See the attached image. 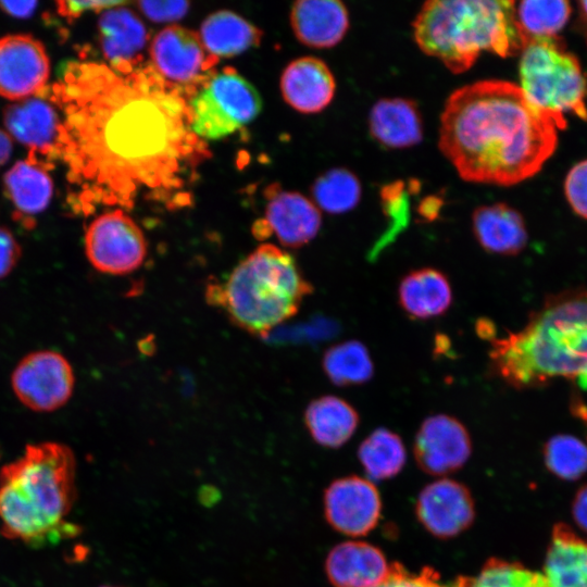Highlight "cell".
<instances>
[{"instance_id":"obj_38","label":"cell","mask_w":587,"mask_h":587,"mask_svg":"<svg viewBox=\"0 0 587 587\" xmlns=\"http://www.w3.org/2000/svg\"><path fill=\"white\" fill-rule=\"evenodd\" d=\"M140 11L151 21L174 22L186 15L189 9L187 1H139Z\"/></svg>"},{"instance_id":"obj_28","label":"cell","mask_w":587,"mask_h":587,"mask_svg":"<svg viewBox=\"0 0 587 587\" xmlns=\"http://www.w3.org/2000/svg\"><path fill=\"white\" fill-rule=\"evenodd\" d=\"M49 170L28 159L16 162L4 175V192L20 214L36 215L49 205L53 182Z\"/></svg>"},{"instance_id":"obj_41","label":"cell","mask_w":587,"mask_h":587,"mask_svg":"<svg viewBox=\"0 0 587 587\" xmlns=\"http://www.w3.org/2000/svg\"><path fill=\"white\" fill-rule=\"evenodd\" d=\"M37 5V1H0V9L16 18L30 17Z\"/></svg>"},{"instance_id":"obj_36","label":"cell","mask_w":587,"mask_h":587,"mask_svg":"<svg viewBox=\"0 0 587 587\" xmlns=\"http://www.w3.org/2000/svg\"><path fill=\"white\" fill-rule=\"evenodd\" d=\"M408 190L402 182H395L386 185L380 192L383 207L389 217H391L392 228L386 236L399 232L405 225L408 218Z\"/></svg>"},{"instance_id":"obj_44","label":"cell","mask_w":587,"mask_h":587,"mask_svg":"<svg viewBox=\"0 0 587 587\" xmlns=\"http://www.w3.org/2000/svg\"><path fill=\"white\" fill-rule=\"evenodd\" d=\"M13 149L11 136L0 128V166L11 157Z\"/></svg>"},{"instance_id":"obj_22","label":"cell","mask_w":587,"mask_h":587,"mask_svg":"<svg viewBox=\"0 0 587 587\" xmlns=\"http://www.w3.org/2000/svg\"><path fill=\"white\" fill-rule=\"evenodd\" d=\"M472 228L477 242L490 253L515 255L527 243L522 215L505 203L478 207L472 215Z\"/></svg>"},{"instance_id":"obj_46","label":"cell","mask_w":587,"mask_h":587,"mask_svg":"<svg viewBox=\"0 0 587 587\" xmlns=\"http://www.w3.org/2000/svg\"><path fill=\"white\" fill-rule=\"evenodd\" d=\"M582 11L584 12L585 16H587V1H583L579 3Z\"/></svg>"},{"instance_id":"obj_42","label":"cell","mask_w":587,"mask_h":587,"mask_svg":"<svg viewBox=\"0 0 587 587\" xmlns=\"http://www.w3.org/2000/svg\"><path fill=\"white\" fill-rule=\"evenodd\" d=\"M572 512L576 524L587 533V485L576 492Z\"/></svg>"},{"instance_id":"obj_29","label":"cell","mask_w":587,"mask_h":587,"mask_svg":"<svg viewBox=\"0 0 587 587\" xmlns=\"http://www.w3.org/2000/svg\"><path fill=\"white\" fill-rule=\"evenodd\" d=\"M322 364L329 380L340 387L364 384L374 373L369 350L358 340L330 347L324 353Z\"/></svg>"},{"instance_id":"obj_21","label":"cell","mask_w":587,"mask_h":587,"mask_svg":"<svg viewBox=\"0 0 587 587\" xmlns=\"http://www.w3.org/2000/svg\"><path fill=\"white\" fill-rule=\"evenodd\" d=\"M290 24L297 39L311 48L339 43L349 28V14L337 0H300L292 4Z\"/></svg>"},{"instance_id":"obj_5","label":"cell","mask_w":587,"mask_h":587,"mask_svg":"<svg viewBox=\"0 0 587 587\" xmlns=\"http://www.w3.org/2000/svg\"><path fill=\"white\" fill-rule=\"evenodd\" d=\"M513 0H430L413 21V37L427 55L454 74L470 70L483 52L521 53L523 35Z\"/></svg>"},{"instance_id":"obj_26","label":"cell","mask_w":587,"mask_h":587,"mask_svg":"<svg viewBox=\"0 0 587 587\" xmlns=\"http://www.w3.org/2000/svg\"><path fill=\"white\" fill-rule=\"evenodd\" d=\"M304 423L315 442L327 448H338L355 432L359 414L346 400L336 396H323L309 403Z\"/></svg>"},{"instance_id":"obj_34","label":"cell","mask_w":587,"mask_h":587,"mask_svg":"<svg viewBox=\"0 0 587 587\" xmlns=\"http://www.w3.org/2000/svg\"><path fill=\"white\" fill-rule=\"evenodd\" d=\"M469 587H548L544 574L530 571L517 562L490 559Z\"/></svg>"},{"instance_id":"obj_30","label":"cell","mask_w":587,"mask_h":587,"mask_svg":"<svg viewBox=\"0 0 587 587\" xmlns=\"http://www.w3.org/2000/svg\"><path fill=\"white\" fill-rule=\"evenodd\" d=\"M358 457L369 476L379 480L400 472L405 462V449L397 434L377 428L362 441Z\"/></svg>"},{"instance_id":"obj_4","label":"cell","mask_w":587,"mask_h":587,"mask_svg":"<svg viewBox=\"0 0 587 587\" xmlns=\"http://www.w3.org/2000/svg\"><path fill=\"white\" fill-rule=\"evenodd\" d=\"M76 496L71 448L53 441L27 445L0 470V532L32 546L71 537L77 528L67 516Z\"/></svg>"},{"instance_id":"obj_39","label":"cell","mask_w":587,"mask_h":587,"mask_svg":"<svg viewBox=\"0 0 587 587\" xmlns=\"http://www.w3.org/2000/svg\"><path fill=\"white\" fill-rule=\"evenodd\" d=\"M125 1H57V12L68 22L78 18L89 11H105L115 7L124 5Z\"/></svg>"},{"instance_id":"obj_16","label":"cell","mask_w":587,"mask_h":587,"mask_svg":"<svg viewBox=\"0 0 587 587\" xmlns=\"http://www.w3.org/2000/svg\"><path fill=\"white\" fill-rule=\"evenodd\" d=\"M474 501L465 486L439 479L426 486L416 502V515L438 538H450L465 530L474 520Z\"/></svg>"},{"instance_id":"obj_1","label":"cell","mask_w":587,"mask_h":587,"mask_svg":"<svg viewBox=\"0 0 587 587\" xmlns=\"http://www.w3.org/2000/svg\"><path fill=\"white\" fill-rule=\"evenodd\" d=\"M40 95L60 113L55 150L74 214L132 210L140 200L166 209L191 204L188 187L210 152L191 129L183 90L152 64L121 73L70 61Z\"/></svg>"},{"instance_id":"obj_33","label":"cell","mask_w":587,"mask_h":587,"mask_svg":"<svg viewBox=\"0 0 587 587\" xmlns=\"http://www.w3.org/2000/svg\"><path fill=\"white\" fill-rule=\"evenodd\" d=\"M547 469L557 477L575 480L587 472V446L566 434L552 436L544 447Z\"/></svg>"},{"instance_id":"obj_10","label":"cell","mask_w":587,"mask_h":587,"mask_svg":"<svg viewBox=\"0 0 587 587\" xmlns=\"http://www.w3.org/2000/svg\"><path fill=\"white\" fill-rule=\"evenodd\" d=\"M17 399L36 412H52L71 398L75 376L70 362L59 352L38 350L25 355L11 376Z\"/></svg>"},{"instance_id":"obj_17","label":"cell","mask_w":587,"mask_h":587,"mask_svg":"<svg viewBox=\"0 0 587 587\" xmlns=\"http://www.w3.org/2000/svg\"><path fill=\"white\" fill-rule=\"evenodd\" d=\"M262 223L253 227L255 237L274 233L283 246L298 248L317 235L322 216L316 204L300 192L282 190L268 200Z\"/></svg>"},{"instance_id":"obj_35","label":"cell","mask_w":587,"mask_h":587,"mask_svg":"<svg viewBox=\"0 0 587 587\" xmlns=\"http://www.w3.org/2000/svg\"><path fill=\"white\" fill-rule=\"evenodd\" d=\"M564 192L573 211L587 220V159L576 163L569 171Z\"/></svg>"},{"instance_id":"obj_24","label":"cell","mask_w":587,"mask_h":587,"mask_svg":"<svg viewBox=\"0 0 587 587\" xmlns=\"http://www.w3.org/2000/svg\"><path fill=\"white\" fill-rule=\"evenodd\" d=\"M544 570L548 587H587V539L555 524Z\"/></svg>"},{"instance_id":"obj_37","label":"cell","mask_w":587,"mask_h":587,"mask_svg":"<svg viewBox=\"0 0 587 587\" xmlns=\"http://www.w3.org/2000/svg\"><path fill=\"white\" fill-rule=\"evenodd\" d=\"M376 587H442L438 574L430 567H424L420 574L409 573L401 564H390L388 576Z\"/></svg>"},{"instance_id":"obj_18","label":"cell","mask_w":587,"mask_h":587,"mask_svg":"<svg viewBox=\"0 0 587 587\" xmlns=\"http://www.w3.org/2000/svg\"><path fill=\"white\" fill-rule=\"evenodd\" d=\"M98 34L110 67L128 73L139 66L148 32L133 11L123 5L103 11L98 21Z\"/></svg>"},{"instance_id":"obj_15","label":"cell","mask_w":587,"mask_h":587,"mask_svg":"<svg viewBox=\"0 0 587 587\" xmlns=\"http://www.w3.org/2000/svg\"><path fill=\"white\" fill-rule=\"evenodd\" d=\"M150 57L154 70L177 85L196 79L217 59L205 50L198 33L178 25L165 27L154 36Z\"/></svg>"},{"instance_id":"obj_9","label":"cell","mask_w":587,"mask_h":587,"mask_svg":"<svg viewBox=\"0 0 587 587\" xmlns=\"http://www.w3.org/2000/svg\"><path fill=\"white\" fill-rule=\"evenodd\" d=\"M85 251L99 272L125 275L136 271L147 255V241L137 223L121 209L93 218L85 233Z\"/></svg>"},{"instance_id":"obj_27","label":"cell","mask_w":587,"mask_h":587,"mask_svg":"<svg viewBox=\"0 0 587 587\" xmlns=\"http://www.w3.org/2000/svg\"><path fill=\"white\" fill-rule=\"evenodd\" d=\"M199 36L210 54L230 58L258 46L262 32L240 15L220 10L202 22Z\"/></svg>"},{"instance_id":"obj_12","label":"cell","mask_w":587,"mask_h":587,"mask_svg":"<svg viewBox=\"0 0 587 587\" xmlns=\"http://www.w3.org/2000/svg\"><path fill=\"white\" fill-rule=\"evenodd\" d=\"M3 124L11 138L28 148V160L52 168L58 161L55 142L60 124V114L52 102L41 95L20 100L4 109Z\"/></svg>"},{"instance_id":"obj_3","label":"cell","mask_w":587,"mask_h":587,"mask_svg":"<svg viewBox=\"0 0 587 587\" xmlns=\"http://www.w3.org/2000/svg\"><path fill=\"white\" fill-rule=\"evenodd\" d=\"M489 361L492 373L515 389L562 378L587 390V290L547 297L522 329L491 339Z\"/></svg>"},{"instance_id":"obj_6","label":"cell","mask_w":587,"mask_h":587,"mask_svg":"<svg viewBox=\"0 0 587 587\" xmlns=\"http://www.w3.org/2000/svg\"><path fill=\"white\" fill-rule=\"evenodd\" d=\"M312 285L296 260L280 248L264 243L246 257L223 284L209 285L210 304L222 308L232 322L252 334L266 335L292 317Z\"/></svg>"},{"instance_id":"obj_13","label":"cell","mask_w":587,"mask_h":587,"mask_svg":"<svg viewBox=\"0 0 587 587\" xmlns=\"http://www.w3.org/2000/svg\"><path fill=\"white\" fill-rule=\"evenodd\" d=\"M471 451V438L465 426L447 414L427 417L414 441L415 460L430 475L458 471L467 461Z\"/></svg>"},{"instance_id":"obj_43","label":"cell","mask_w":587,"mask_h":587,"mask_svg":"<svg viewBox=\"0 0 587 587\" xmlns=\"http://www.w3.org/2000/svg\"><path fill=\"white\" fill-rule=\"evenodd\" d=\"M441 204V199L436 197H429L421 202L419 207V214L425 221H433L437 217Z\"/></svg>"},{"instance_id":"obj_7","label":"cell","mask_w":587,"mask_h":587,"mask_svg":"<svg viewBox=\"0 0 587 587\" xmlns=\"http://www.w3.org/2000/svg\"><path fill=\"white\" fill-rule=\"evenodd\" d=\"M519 87L555 123L566 126L567 114L587 120V82L578 60L557 37L529 40L521 51Z\"/></svg>"},{"instance_id":"obj_23","label":"cell","mask_w":587,"mask_h":587,"mask_svg":"<svg viewBox=\"0 0 587 587\" xmlns=\"http://www.w3.org/2000/svg\"><path fill=\"white\" fill-rule=\"evenodd\" d=\"M369 129L380 145L403 149L423 138V123L416 104L404 98H384L371 109Z\"/></svg>"},{"instance_id":"obj_14","label":"cell","mask_w":587,"mask_h":587,"mask_svg":"<svg viewBox=\"0 0 587 587\" xmlns=\"http://www.w3.org/2000/svg\"><path fill=\"white\" fill-rule=\"evenodd\" d=\"M380 499L367 479L349 476L333 482L324 494V512L336 530L349 536H364L377 524Z\"/></svg>"},{"instance_id":"obj_47","label":"cell","mask_w":587,"mask_h":587,"mask_svg":"<svg viewBox=\"0 0 587 587\" xmlns=\"http://www.w3.org/2000/svg\"><path fill=\"white\" fill-rule=\"evenodd\" d=\"M100 587H124V586H117V585H102Z\"/></svg>"},{"instance_id":"obj_20","label":"cell","mask_w":587,"mask_h":587,"mask_svg":"<svg viewBox=\"0 0 587 587\" xmlns=\"http://www.w3.org/2000/svg\"><path fill=\"white\" fill-rule=\"evenodd\" d=\"M325 571L335 587H376L388 576L390 565L378 548L347 541L330 550Z\"/></svg>"},{"instance_id":"obj_11","label":"cell","mask_w":587,"mask_h":587,"mask_svg":"<svg viewBox=\"0 0 587 587\" xmlns=\"http://www.w3.org/2000/svg\"><path fill=\"white\" fill-rule=\"evenodd\" d=\"M50 77V60L42 42L27 34L0 38V96L20 101L40 95Z\"/></svg>"},{"instance_id":"obj_40","label":"cell","mask_w":587,"mask_h":587,"mask_svg":"<svg viewBox=\"0 0 587 587\" xmlns=\"http://www.w3.org/2000/svg\"><path fill=\"white\" fill-rule=\"evenodd\" d=\"M21 254V246L11 230L0 226V279L13 271Z\"/></svg>"},{"instance_id":"obj_25","label":"cell","mask_w":587,"mask_h":587,"mask_svg":"<svg viewBox=\"0 0 587 587\" xmlns=\"http://www.w3.org/2000/svg\"><path fill=\"white\" fill-rule=\"evenodd\" d=\"M399 303L413 319L427 320L444 314L452 302L451 285L439 270L424 267L409 272L400 282Z\"/></svg>"},{"instance_id":"obj_2","label":"cell","mask_w":587,"mask_h":587,"mask_svg":"<svg viewBox=\"0 0 587 587\" xmlns=\"http://www.w3.org/2000/svg\"><path fill=\"white\" fill-rule=\"evenodd\" d=\"M558 130L519 85L483 79L446 100L438 147L462 179L511 186L541 170L557 148Z\"/></svg>"},{"instance_id":"obj_45","label":"cell","mask_w":587,"mask_h":587,"mask_svg":"<svg viewBox=\"0 0 587 587\" xmlns=\"http://www.w3.org/2000/svg\"><path fill=\"white\" fill-rule=\"evenodd\" d=\"M470 578L465 576H460L453 582L442 586V587H469Z\"/></svg>"},{"instance_id":"obj_19","label":"cell","mask_w":587,"mask_h":587,"mask_svg":"<svg viewBox=\"0 0 587 587\" xmlns=\"http://www.w3.org/2000/svg\"><path fill=\"white\" fill-rule=\"evenodd\" d=\"M335 77L326 63L315 57L290 62L280 77L284 100L301 113H317L333 100Z\"/></svg>"},{"instance_id":"obj_31","label":"cell","mask_w":587,"mask_h":587,"mask_svg":"<svg viewBox=\"0 0 587 587\" xmlns=\"http://www.w3.org/2000/svg\"><path fill=\"white\" fill-rule=\"evenodd\" d=\"M361 193L359 178L345 167L328 170L319 176L312 186L316 207L332 214H341L354 209Z\"/></svg>"},{"instance_id":"obj_8","label":"cell","mask_w":587,"mask_h":587,"mask_svg":"<svg viewBox=\"0 0 587 587\" xmlns=\"http://www.w3.org/2000/svg\"><path fill=\"white\" fill-rule=\"evenodd\" d=\"M191 129L202 140H218L253 121L262 100L246 78L224 68L189 101Z\"/></svg>"},{"instance_id":"obj_32","label":"cell","mask_w":587,"mask_h":587,"mask_svg":"<svg viewBox=\"0 0 587 587\" xmlns=\"http://www.w3.org/2000/svg\"><path fill=\"white\" fill-rule=\"evenodd\" d=\"M519 26L527 39L554 37L571 15L567 1L524 0L515 5Z\"/></svg>"}]
</instances>
